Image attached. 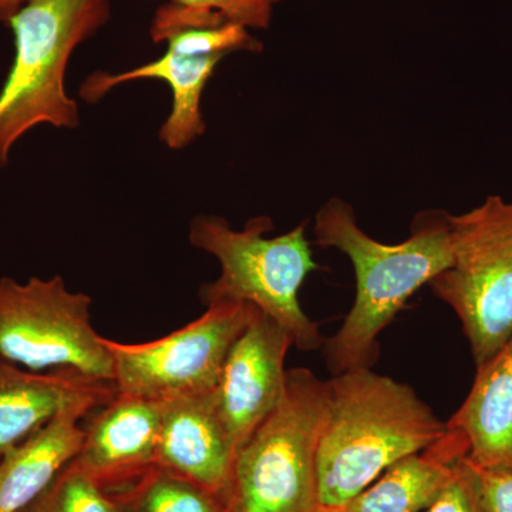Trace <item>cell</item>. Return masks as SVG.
<instances>
[{"instance_id":"6da1fadb","label":"cell","mask_w":512,"mask_h":512,"mask_svg":"<svg viewBox=\"0 0 512 512\" xmlns=\"http://www.w3.org/2000/svg\"><path fill=\"white\" fill-rule=\"evenodd\" d=\"M316 244L343 252L356 276V298L342 326L325 340L326 366L332 376L372 369L379 359V336L407 301L451 265L450 214L420 212L406 241L382 244L357 224L355 210L330 198L315 218Z\"/></svg>"},{"instance_id":"7a4b0ae2","label":"cell","mask_w":512,"mask_h":512,"mask_svg":"<svg viewBox=\"0 0 512 512\" xmlns=\"http://www.w3.org/2000/svg\"><path fill=\"white\" fill-rule=\"evenodd\" d=\"M329 412L318 451L320 510L342 511L387 468L447 430L409 386L372 369L328 380Z\"/></svg>"},{"instance_id":"3957f363","label":"cell","mask_w":512,"mask_h":512,"mask_svg":"<svg viewBox=\"0 0 512 512\" xmlns=\"http://www.w3.org/2000/svg\"><path fill=\"white\" fill-rule=\"evenodd\" d=\"M305 222L278 237L271 218L255 217L234 229L217 215H198L191 221L192 247L220 261L221 275L202 285L205 306L218 302H245L284 326L293 346L313 352L325 345L318 323L303 312L299 291L305 279L318 271Z\"/></svg>"},{"instance_id":"277c9868","label":"cell","mask_w":512,"mask_h":512,"mask_svg":"<svg viewBox=\"0 0 512 512\" xmlns=\"http://www.w3.org/2000/svg\"><path fill=\"white\" fill-rule=\"evenodd\" d=\"M329 383L305 367L288 370L281 402L235 456L227 512H319L318 451Z\"/></svg>"},{"instance_id":"5b68a950","label":"cell","mask_w":512,"mask_h":512,"mask_svg":"<svg viewBox=\"0 0 512 512\" xmlns=\"http://www.w3.org/2000/svg\"><path fill=\"white\" fill-rule=\"evenodd\" d=\"M109 16V0H32L9 19L16 53L0 92V168L32 128L79 127V106L64 86L67 64Z\"/></svg>"},{"instance_id":"8992f818","label":"cell","mask_w":512,"mask_h":512,"mask_svg":"<svg viewBox=\"0 0 512 512\" xmlns=\"http://www.w3.org/2000/svg\"><path fill=\"white\" fill-rule=\"evenodd\" d=\"M451 265L429 286L460 319L476 365L512 336V201L490 195L450 214Z\"/></svg>"},{"instance_id":"52a82bcc","label":"cell","mask_w":512,"mask_h":512,"mask_svg":"<svg viewBox=\"0 0 512 512\" xmlns=\"http://www.w3.org/2000/svg\"><path fill=\"white\" fill-rule=\"evenodd\" d=\"M93 299L67 289L62 276L0 278V360L25 369H70L113 379V359L92 323Z\"/></svg>"},{"instance_id":"ba28073f","label":"cell","mask_w":512,"mask_h":512,"mask_svg":"<svg viewBox=\"0 0 512 512\" xmlns=\"http://www.w3.org/2000/svg\"><path fill=\"white\" fill-rule=\"evenodd\" d=\"M245 302H218L200 318L153 342L104 339L119 393L153 400L217 390L232 345L254 318Z\"/></svg>"},{"instance_id":"9c48e42d","label":"cell","mask_w":512,"mask_h":512,"mask_svg":"<svg viewBox=\"0 0 512 512\" xmlns=\"http://www.w3.org/2000/svg\"><path fill=\"white\" fill-rule=\"evenodd\" d=\"M292 346L288 330L256 309L229 350L215 399L235 453L281 402Z\"/></svg>"},{"instance_id":"30bf717a","label":"cell","mask_w":512,"mask_h":512,"mask_svg":"<svg viewBox=\"0 0 512 512\" xmlns=\"http://www.w3.org/2000/svg\"><path fill=\"white\" fill-rule=\"evenodd\" d=\"M163 400L119 393L96 410L74 463L109 494L156 466Z\"/></svg>"},{"instance_id":"8fae6325","label":"cell","mask_w":512,"mask_h":512,"mask_svg":"<svg viewBox=\"0 0 512 512\" xmlns=\"http://www.w3.org/2000/svg\"><path fill=\"white\" fill-rule=\"evenodd\" d=\"M117 394L114 382L76 370L35 372L0 360V457L57 414L76 407L96 412Z\"/></svg>"},{"instance_id":"7c38bea8","label":"cell","mask_w":512,"mask_h":512,"mask_svg":"<svg viewBox=\"0 0 512 512\" xmlns=\"http://www.w3.org/2000/svg\"><path fill=\"white\" fill-rule=\"evenodd\" d=\"M235 456L215 392L163 400L156 466L224 500Z\"/></svg>"},{"instance_id":"4fadbf2b","label":"cell","mask_w":512,"mask_h":512,"mask_svg":"<svg viewBox=\"0 0 512 512\" xmlns=\"http://www.w3.org/2000/svg\"><path fill=\"white\" fill-rule=\"evenodd\" d=\"M470 454L463 431L450 426L429 447L397 461L339 512H424Z\"/></svg>"},{"instance_id":"5bb4252c","label":"cell","mask_w":512,"mask_h":512,"mask_svg":"<svg viewBox=\"0 0 512 512\" xmlns=\"http://www.w3.org/2000/svg\"><path fill=\"white\" fill-rule=\"evenodd\" d=\"M225 56H185L167 49L160 59L128 72H97L87 77L80 96L96 103L114 87L134 80H163L173 92V109L158 137L171 150H181L205 133L201 97L208 80Z\"/></svg>"},{"instance_id":"9a60e30c","label":"cell","mask_w":512,"mask_h":512,"mask_svg":"<svg viewBox=\"0 0 512 512\" xmlns=\"http://www.w3.org/2000/svg\"><path fill=\"white\" fill-rule=\"evenodd\" d=\"M447 423L466 434L471 463L512 471V336L477 366L467 399Z\"/></svg>"},{"instance_id":"2e32d148","label":"cell","mask_w":512,"mask_h":512,"mask_svg":"<svg viewBox=\"0 0 512 512\" xmlns=\"http://www.w3.org/2000/svg\"><path fill=\"white\" fill-rule=\"evenodd\" d=\"M89 410H66L0 457V512H22L79 454L80 421Z\"/></svg>"},{"instance_id":"e0dca14e","label":"cell","mask_w":512,"mask_h":512,"mask_svg":"<svg viewBox=\"0 0 512 512\" xmlns=\"http://www.w3.org/2000/svg\"><path fill=\"white\" fill-rule=\"evenodd\" d=\"M111 495L119 512H227L218 495L158 466Z\"/></svg>"},{"instance_id":"ac0fdd59","label":"cell","mask_w":512,"mask_h":512,"mask_svg":"<svg viewBox=\"0 0 512 512\" xmlns=\"http://www.w3.org/2000/svg\"><path fill=\"white\" fill-rule=\"evenodd\" d=\"M22 512H119L113 495L104 491L82 467L74 463Z\"/></svg>"},{"instance_id":"d6986e66","label":"cell","mask_w":512,"mask_h":512,"mask_svg":"<svg viewBox=\"0 0 512 512\" xmlns=\"http://www.w3.org/2000/svg\"><path fill=\"white\" fill-rule=\"evenodd\" d=\"M168 50L185 56H227L239 50L261 52L262 43L238 23H224L207 28L178 30L165 37Z\"/></svg>"},{"instance_id":"ffe728a7","label":"cell","mask_w":512,"mask_h":512,"mask_svg":"<svg viewBox=\"0 0 512 512\" xmlns=\"http://www.w3.org/2000/svg\"><path fill=\"white\" fill-rule=\"evenodd\" d=\"M177 5L202 12L217 13L229 23L248 29H266L271 25L274 0H173Z\"/></svg>"},{"instance_id":"44dd1931","label":"cell","mask_w":512,"mask_h":512,"mask_svg":"<svg viewBox=\"0 0 512 512\" xmlns=\"http://www.w3.org/2000/svg\"><path fill=\"white\" fill-rule=\"evenodd\" d=\"M466 461L484 512H512V471L481 468L468 457Z\"/></svg>"},{"instance_id":"7402d4cb","label":"cell","mask_w":512,"mask_h":512,"mask_svg":"<svg viewBox=\"0 0 512 512\" xmlns=\"http://www.w3.org/2000/svg\"><path fill=\"white\" fill-rule=\"evenodd\" d=\"M466 460L467 457L458 467L456 477L424 512H484Z\"/></svg>"},{"instance_id":"603a6c76","label":"cell","mask_w":512,"mask_h":512,"mask_svg":"<svg viewBox=\"0 0 512 512\" xmlns=\"http://www.w3.org/2000/svg\"><path fill=\"white\" fill-rule=\"evenodd\" d=\"M29 2L32 0H0V20L9 22V19Z\"/></svg>"},{"instance_id":"cb8c5ba5","label":"cell","mask_w":512,"mask_h":512,"mask_svg":"<svg viewBox=\"0 0 512 512\" xmlns=\"http://www.w3.org/2000/svg\"><path fill=\"white\" fill-rule=\"evenodd\" d=\"M319 512H335V511L320 510Z\"/></svg>"},{"instance_id":"d4e9b609","label":"cell","mask_w":512,"mask_h":512,"mask_svg":"<svg viewBox=\"0 0 512 512\" xmlns=\"http://www.w3.org/2000/svg\"><path fill=\"white\" fill-rule=\"evenodd\" d=\"M274 2H275V3H276V2H281V0H274Z\"/></svg>"}]
</instances>
